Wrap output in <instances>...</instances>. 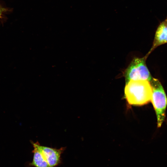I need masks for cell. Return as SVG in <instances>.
Returning <instances> with one entry per match:
<instances>
[{"mask_svg":"<svg viewBox=\"0 0 167 167\" xmlns=\"http://www.w3.org/2000/svg\"><path fill=\"white\" fill-rule=\"evenodd\" d=\"M125 95L129 104L142 105L148 103L152 95V89L149 81L131 80L126 84Z\"/></svg>","mask_w":167,"mask_h":167,"instance_id":"obj_1","label":"cell"},{"mask_svg":"<svg viewBox=\"0 0 167 167\" xmlns=\"http://www.w3.org/2000/svg\"><path fill=\"white\" fill-rule=\"evenodd\" d=\"M152 89L151 99L156 113L158 127H161L165 118L167 97L159 80L153 78L150 82Z\"/></svg>","mask_w":167,"mask_h":167,"instance_id":"obj_2","label":"cell"},{"mask_svg":"<svg viewBox=\"0 0 167 167\" xmlns=\"http://www.w3.org/2000/svg\"><path fill=\"white\" fill-rule=\"evenodd\" d=\"M148 57L135 58L125 71L124 76L126 84L131 80H147L149 82L152 77L146 63Z\"/></svg>","mask_w":167,"mask_h":167,"instance_id":"obj_3","label":"cell"},{"mask_svg":"<svg viewBox=\"0 0 167 167\" xmlns=\"http://www.w3.org/2000/svg\"><path fill=\"white\" fill-rule=\"evenodd\" d=\"M31 143L41 152L50 167H55L61 162V155L65 148L56 149L43 146L37 141L35 143L32 141Z\"/></svg>","mask_w":167,"mask_h":167,"instance_id":"obj_4","label":"cell"},{"mask_svg":"<svg viewBox=\"0 0 167 167\" xmlns=\"http://www.w3.org/2000/svg\"><path fill=\"white\" fill-rule=\"evenodd\" d=\"M167 43V18L159 25L156 31L152 47L146 54L148 56L157 47Z\"/></svg>","mask_w":167,"mask_h":167,"instance_id":"obj_5","label":"cell"},{"mask_svg":"<svg viewBox=\"0 0 167 167\" xmlns=\"http://www.w3.org/2000/svg\"><path fill=\"white\" fill-rule=\"evenodd\" d=\"M33 157L29 165L34 167H50L41 152L35 146L32 145Z\"/></svg>","mask_w":167,"mask_h":167,"instance_id":"obj_6","label":"cell"},{"mask_svg":"<svg viewBox=\"0 0 167 167\" xmlns=\"http://www.w3.org/2000/svg\"><path fill=\"white\" fill-rule=\"evenodd\" d=\"M3 10L1 6H0V18L1 17L2 12H3Z\"/></svg>","mask_w":167,"mask_h":167,"instance_id":"obj_7","label":"cell"}]
</instances>
